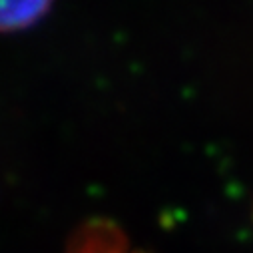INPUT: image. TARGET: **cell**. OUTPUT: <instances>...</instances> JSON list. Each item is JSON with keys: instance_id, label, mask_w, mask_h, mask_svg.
<instances>
[{"instance_id": "obj_1", "label": "cell", "mask_w": 253, "mask_h": 253, "mask_svg": "<svg viewBox=\"0 0 253 253\" xmlns=\"http://www.w3.org/2000/svg\"><path fill=\"white\" fill-rule=\"evenodd\" d=\"M126 233L108 219H92L78 227L68 241L66 253H128Z\"/></svg>"}, {"instance_id": "obj_2", "label": "cell", "mask_w": 253, "mask_h": 253, "mask_svg": "<svg viewBox=\"0 0 253 253\" xmlns=\"http://www.w3.org/2000/svg\"><path fill=\"white\" fill-rule=\"evenodd\" d=\"M56 0H0V34L22 32L48 16Z\"/></svg>"}]
</instances>
